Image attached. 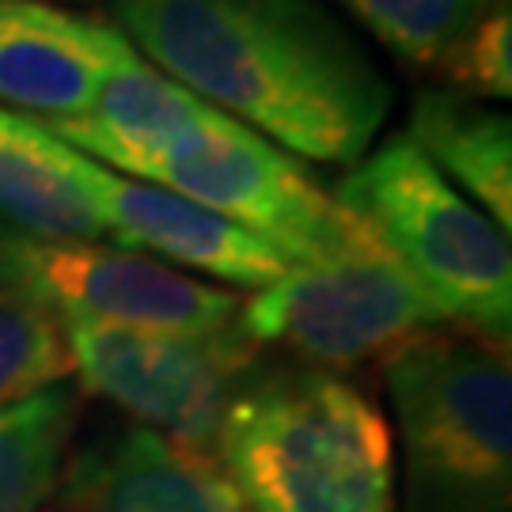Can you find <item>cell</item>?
<instances>
[{
	"label": "cell",
	"instance_id": "1",
	"mask_svg": "<svg viewBox=\"0 0 512 512\" xmlns=\"http://www.w3.org/2000/svg\"><path fill=\"white\" fill-rule=\"evenodd\" d=\"M126 42L281 152L357 164L391 84L319 0H114Z\"/></svg>",
	"mask_w": 512,
	"mask_h": 512
},
{
	"label": "cell",
	"instance_id": "2",
	"mask_svg": "<svg viewBox=\"0 0 512 512\" xmlns=\"http://www.w3.org/2000/svg\"><path fill=\"white\" fill-rule=\"evenodd\" d=\"M213 459L247 512H395L384 414L327 368H258Z\"/></svg>",
	"mask_w": 512,
	"mask_h": 512
},
{
	"label": "cell",
	"instance_id": "3",
	"mask_svg": "<svg viewBox=\"0 0 512 512\" xmlns=\"http://www.w3.org/2000/svg\"><path fill=\"white\" fill-rule=\"evenodd\" d=\"M403 440L406 512H509V346L467 330H418L384 353Z\"/></svg>",
	"mask_w": 512,
	"mask_h": 512
},
{
	"label": "cell",
	"instance_id": "4",
	"mask_svg": "<svg viewBox=\"0 0 512 512\" xmlns=\"http://www.w3.org/2000/svg\"><path fill=\"white\" fill-rule=\"evenodd\" d=\"M330 198L399 270H406L437 304L448 327L509 346V232L478 213L406 133L365 152L330 190Z\"/></svg>",
	"mask_w": 512,
	"mask_h": 512
},
{
	"label": "cell",
	"instance_id": "5",
	"mask_svg": "<svg viewBox=\"0 0 512 512\" xmlns=\"http://www.w3.org/2000/svg\"><path fill=\"white\" fill-rule=\"evenodd\" d=\"M137 179H152L213 209L270 243L293 266H323L380 251L289 152L217 107L194 141L152 160Z\"/></svg>",
	"mask_w": 512,
	"mask_h": 512
},
{
	"label": "cell",
	"instance_id": "6",
	"mask_svg": "<svg viewBox=\"0 0 512 512\" xmlns=\"http://www.w3.org/2000/svg\"><path fill=\"white\" fill-rule=\"evenodd\" d=\"M61 327L80 384L202 456H213L228 406L262 368L239 319L205 334L88 319H61Z\"/></svg>",
	"mask_w": 512,
	"mask_h": 512
},
{
	"label": "cell",
	"instance_id": "7",
	"mask_svg": "<svg viewBox=\"0 0 512 512\" xmlns=\"http://www.w3.org/2000/svg\"><path fill=\"white\" fill-rule=\"evenodd\" d=\"M0 274L54 311L145 330H224L239 319L228 289L205 285L160 258L103 239H38L0 220Z\"/></svg>",
	"mask_w": 512,
	"mask_h": 512
},
{
	"label": "cell",
	"instance_id": "8",
	"mask_svg": "<svg viewBox=\"0 0 512 512\" xmlns=\"http://www.w3.org/2000/svg\"><path fill=\"white\" fill-rule=\"evenodd\" d=\"M448 327L437 304L384 251L289 274L239 304V330L319 368H353L384 357L418 330Z\"/></svg>",
	"mask_w": 512,
	"mask_h": 512
},
{
	"label": "cell",
	"instance_id": "9",
	"mask_svg": "<svg viewBox=\"0 0 512 512\" xmlns=\"http://www.w3.org/2000/svg\"><path fill=\"white\" fill-rule=\"evenodd\" d=\"M65 145V141H61ZM65 167L84 198L95 205L118 247H133L160 258L167 266L202 270L239 289H266L293 270V262L277 255L270 243L243 232L205 205L156 183L126 179L107 164L65 145Z\"/></svg>",
	"mask_w": 512,
	"mask_h": 512
},
{
	"label": "cell",
	"instance_id": "10",
	"mask_svg": "<svg viewBox=\"0 0 512 512\" xmlns=\"http://www.w3.org/2000/svg\"><path fill=\"white\" fill-rule=\"evenodd\" d=\"M61 512H247L213 456L126 425L80 448L57 482Z\"/></svg>",
	"mask_w": 512,
	"mask_h": 512
},
{
	"label": "cell",
	"instance_id": "11",
	"mask_svg": "<svg viewBox=\"0 0 512 512\" xmlns=\"http://www.w3.org/2000/svg\"><path fill=\"white\" fill-rule=\"evenodd\" d=\"M118 27L46 0H0V107L73 122L95 107Z\"/></svg>",
	"mask_w": 512,
	"mask_h": 512
},
{
	"label": "cell",
	"instance_id": "12",
	"mask_svg": "<svg viewBox=\"0 0 512 512\" xmlns=\"http://www.w3.org/2000/svg\"><path fill=\"white\" fill-rule=\"evenodd\" d=\"M213 107L148 65L118 31L95 107L73 122H42L57 141L99 156L118 175H141L152 160L183 148L205 129ZM38 122V118H35Z\"/></svg>",
	"mask_w": 512,
	"mask_h": 512
},
{
	"label": "cell",
	"instance_id": "13",
	"mask_svg": "<svg viewBox=\"0 0 512 512\" xmlns=\"http://www.w3.org/2000/svg\"><path fill=\"white\" fill-rule=\"evenodd\" d=\"M444 179H456L501 232L512 224V122L509 114L448 88L421 92L410 107V133Z\"/></svg>",
	"mask_w": 512,
	"mask_h": 512
},
{
	"label": "cell",
	"instance_id": "14",
	"mask_svg": "<svg viewBox=\"0 0 512 512\" xmlns=\"http://www.w3.org/2000/svg\"><path fill=\"white\" fill-rule=\"evenodd\" d=\"M0 220L38 239H103L107 228L73 183L50 129L0 107Z\"/></svg>",
	"mask_w": 512,
	"mask_h": 512
},
{
	"label": "cell",
	"instance_id": "15",
	"mask_svg": "<svg viewBox=\"0 0 512 512\" xmlns=\"http://www.w3.org/2000/svg\"><path fill=\"white\" fill-rule=\"evenodd\" d=\"M80 399L65 384L0 406V512H38L69 463Z\"/></svg>",
	"mask_w": 512,
	"mask_h": 512
},
{
	"label": "cell",
	"instance_id": "16",
	"mask_svg": "<svg viewBox=\"0 0 512 512\" xmlns=\"http://www.w3.org/2000/svg\"><path fill=\"white\" fill-rule=\"evenodd\" d=\"M69 376L73 357L61 319L0 274V406L31 399Z\"/></svg>",
	"mask_w": 512,
	"mask_h": 512
},
{
	"label": "cell",
	"instance_id": "17",
	"mask_svg": "<svg viewBox=\"0 0 512 512\" xmlns=\"http://www.w3.org/2000/svg\"><path fill=\"white\" fill-rule=\"evenodd\" d=\"M395 61L437 73L494 0H338Z\"/></svg>",
	"mask_w": 512,
	"mask_h": 512
},
{
	"label": "cell",
	"instance_id": "18",
	"mask_svg": "<svg viewBox=\"0 0 512 512\" xmlns=\"http://www.w3.org/2000/svg\"><path fill=\"white\" fill-rule=\"evenodd\" d=\"M448 92L467 99H509L512 95V4L494 0L456 50L437 69Z\"/></svg>",
	"mask_w": 512,
	"mask_h": 512
}]
</instances>
